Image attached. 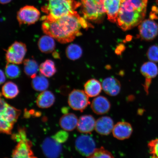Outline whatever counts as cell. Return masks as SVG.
Listing matches in <instances>:
<instances>
[{
	"label": "cell",
	"mask_w": 158,
	"mask_h": 158,
	"mask_svg": "<svg viewBox=\"0 0 158 158\" xmlns=\"http://www.w3.org/2000/svg\"><path fill=\"white\" fill-rule=\"evenodd\" d=\"M94 1L98 3H103L104 0H94Z\"/></svg>",
	"instance_id": "cell-37"
},
{
	"label": "cell",
	"mask_w": 158,
	"mask_h": 158,
	"mask_svg": "<svg viewBox=\"0 0 158 158\" xmlns=\"http://www.w3.org/2000/svg\"><path fill=\"white\" fill-rule=\"evenodd\" d=\"M23 70L26 75L31 78L37 76L39 67L37 61L33 59H27L23 61Z\"/></svg>",
	"instance_id": "cell-24"
},
{
	"label": "cell",
	"mask_w": 158,
	"mask_h": 158,
	"mask_svg": "<svg viewBox=\"0 0 158 158\" xmlns=\"http://www.w3.org/2000/svg\"><path fill=\"white\" fill-rule=\"evenodd\" d=\"M42 29L45 34L62 44L72 42L80 35L81 28L88 25L85 19L77 13L69 15L56 19L42 17Z\"/></svg>",
	"instance_id": "cell-1"
},
{
	"label": "cell",
	"mask_w": 158,
	"mask_h": 158,
	"mask_svg": "<svg viewBox=\"0 0 158 158\" xmlns=\"http://www.w3.org/2000/svg\"><path fill=\"white\" fill-rule=\"evenodd\" d=\"M27 50L26 45L24 43L15 41L6 51V60L7 63L12 64H22Z\"/></svg>",
	"instance_id": "cell-7"
},
{
	"label": "cell",
	"mask_w": 158,
	"mask_h": 158,
	"mask_svg": "<svg viewBox=\"0 0 158 158\" xmlns=\"http://www.w3.org/2000/svg\"><path fill=\"white\" fill-rule=\"evenodd\" d=\"M49 86L48 80L42 75L36 76L31 81V86L37 91H44L48 89Z\"/></svg>",
	"instance_id": "cell-27"
},
{
	"label": "cell",
	"mask_w": 158,
	"mask_h": 158,
	"mask_svg": "<svg viewBox=\"0 0 158 158\" xmlns=\"http://www.w3.org/2000/svg\"><path fill=\"white\" fill-rule=\"evenodd\" d=\"M41 148L44 155L48 158H58L62 150L61 143L57 141L54 137L45 139Z\"/></svg>",
	"instance_id": "cell-12"
},
{
	"label": "cell",
	"mask_w": 158,
	"mask_h": 158,
	"mask_svg": "<svg viewBox=\"0 0 158 158\" xmlns=\"http://www.w3.org/2000/svg\"><path fill=\"white\" fill-rule=\"evenodd\" d=\"M67 57L70 60H74L81 58L82 54L81 48L77 44H71L66 49Z\"/></svg>",
	"instance_id": "cell-28"
},
{
	"label": "cell",
	"mask_w": 158,
	"mask_h": 158,
	"mask_svg": "<svg viewBox=\"0 0 158 158\" xmlns=\"http://www.w3.org/2000/svg\"><path fill=\"white\" fill-rule=\"evenodd\" d=\"M123 0H104L103 5L109 20L112 23L117 21L121 4Z\"/></svg>",
	"instance_id": "cell-15"
},
{
	"label": "cell",
	"mask_w": 158,
	"mask_h": 158,
	"mask_svg": "<svg viewBox=\"0 0 158 158\" xmlns=\"http://www.w3.org/2000/svg\"><path fill=\"white\" fill-rule=\"evenodd\" d=\"M102 88L106 94L111 96H117L121 90V85L117 79L108 77L102 82Z\"/></svg>",
	"instance_id": "cell-19"
},
{
	"label": "cell",
	"mask_w": 158,
	"mask_h": 158,
	"mask_svg": "<svg viewBox=\"0 0 158 158\" xmlns=\"http://www.w3.org/2000/svg\"><path fill=\"white\" fill-rule=\"evenodd\" d=\"M87 158H114V156L103 147L96 149Z\"/></svg>",
	"instance_id": "cell-30"
},
{
	"label": "cell",
	"mask_w": 158,
	"mask_h": 158,
	"mask_svg": "<svg viewBox=\"0 0 158 158\" xmlns=\"http://www.w3.org/2000/svg\"><path fill=\"white\" fill-rule=\"evenodd\" d=\"M68 102L73 110L82 112L86 108L90 102L89 96L83 90L74 89L69 94Z\"/></svg>",
	"instance_id": "cell-8"
},
{
	"label": "cell",
	"mask_w": 158,
	"mask_h": 158,
	"mask_svg": "<svg viewBox=\"0 0 158 158\" xmlns=\"http://www.w3.org/2000/svg\"><path fill=\"white\" fill-rule=\"evenodd\" d=\"M53 56L54 57V58H58L59 57V54L58 53L55 52L53 53Z\"/></svg>",
	"instance_id": "cell-36"
},
{
	"label": "cell",
	"mask_w": 158,
	"mask_h": 158,
	"mask_svg": "<svg viewBox=\"0 0 158 158\" xmlns=\"http://www.w3.org/2000/svg\"><path fill=\"white\" fill-rule=\"evenodd\" d=\"M102 86L100 83L96 79L89 80L84 85L85 92L89 97H95L101 92Z\"/></svg>",
	"instance_id": "cell-23"
},
{
	"label": "cell",
	"mask_w": 158,
	"mask_h": 158,
	"mask_svg": "<svg viewBox=\"0 0 158 158\" xmlns=\"http://www.w3.org/2000/svg\"><path fill=\"white\" fill-rule=\"evenodd\" d=\"M146 13L120 9L116 22L118 26L123 30L127 31L140 24L143 21Z\"/></svg>",
	"instance_id": "cell-5"
},
{
	"label": "cell",
	"mask_w": 158,
	"mask_h": 158,
	"mask_svg": "<svg viewBox=\"0 0 158 158\" xmlns=\"http://www.w3.org/2000/svg\"><path fill=\"white\" fill-rule=\"evenodd\" d=\"M147 56L149 60L152 62H158V46L152 45L148 49Z\"/></svg>",
	"instance_id": "cell-32"
},
{
	"label": "cell",
	"mask_w": 158,
	"mask_h": 158,
	"mask_svg": "<svg viewBox=\"0 0 158 158\" xmlns=\"http://www.w3.org/2000/svg\"><path fill=\"white\" fill-rule=\"evenodd\" d=\"M57 141L62 143L66 141L68 138V134L65 131H60L53 136Z\"/></svg>",
	"instance_id": "cell-33"
},
{
	"label": "cell",
	"mask_w": 158,
	"mask_h": 158,
	"mask_svg": "<svg viewBox=\"0 0 158 158\" xmlns=\"http://www.w3.org/2000/svg\"><path fill=\"white\" fill-rule=\"evenodd\" d=\"M114 126V122L111 118L102 116L96 120L94 129L101 135H107L112 132Z\"/></svg>",
	"instance_id": "cell-16"
},
{
	"label": "cell",
	"mask_w": 158,
	"mask_h": 158,
	"mask_svg": "<svg viewBox=\"0 0 158 158\" xmlns=\"http://www.w3.org/2000/svg\"><path fill=\"white\" fill-rule=\"evenodd\" d=\"M139 36L146 41H151L155 39L158 35V25L151 19L142 21L138 27Z\"/></svg>",
	"instance_id": "cell-11"
},
{
	"label": "cell",
	"mask_w": 158,
	"mask_h": 158,
	"mask_svg": "<svg viewBox=\"0 0 158 158\" xmlns=\"http://www.w3.org/2000/svg\"><path fill=\"white\" fill-rule=\"evenodd\" d=\"M39 71L43 76L51 77L56 73L57 70L54 62L52 60L47 59L41 64Z\"/></svg>",
	"instance_id": "cell-26"
},
{
	"label": "cell",
	"mask_w": 158,
	"mask_h": 158,
	"mask_svg": "<svg viewBox=\"0 0 158 158\" xmlns=\"http://www.w3.org/2000/svg\"><path fill=\"white\" fill-rule=\"evenodd\" d=\"M84 18L91 21H98L106 13L103 3L94 0H81Z\"/></svg>",
	"instance_id": "cell-6"
},
{
	"label": "cell",
	"mask_w": 158,
	"mask_h": 158,
	"mask_svg": "<svg viewBox=\"0 0 158 158\" xmlns=\"http://www.w3.org/2000/svg\"><path fill=\"white\" fill-rule=\"evenodd\" d=\"M80 5L75 0H48L41 10L47 15L44 16L45 18L56 19L77 13L75 10Z\"/></svg>",
	"instance_id": "cell-2"
},
{
	"label": "cell",
	"mask_w": 158,
	"mask_h": 158,
	"mask_svg": "<svg viewBox=\"0 0 158 158\" xmlns=\"http://www.w3.org/2000/svg\"><path fill=\"white\" fill-rule=\"evenodd\" d=\"M133 128L131 124L126 122H120L114 125L112 133L114 137L120 140L129 138L132 135Z\"/></svg>",
	"instance_id": "cell-14"
},
{
	"label": "cell",
	"mask_w": 158,
	"mask_h": 158,
	"mask_svg": "<svg viewBox=\"0 0 158 158\" xmlns=\"http://www.w3.org/2000/svg\"><path fill=\"white\" fill-rule=\"evenodd\" d=\"M6 76L2 70L0 69V85L5 82Z\"/></svg>",
	"instance_id": "cell-34"
},
{
	"label": "cell",
	"mask_w": 158,
	"mask_h": 158,
	"mask_svg": "<svg viewBox=\"0 0 158 158\" xmlns=\"http://www.w3.org/2000/svg\"><path fill=\"white\" fill-rule=\"evenodd\" d=\"M40 13L36 8L31 6H26L19 10L17 19L20 25L34 24L38 21Z\"/></svg>",
	"instance_id": "cell-9"
},
{
	"label": "cell",
	"mask_w": 158,
	"mask_h": 158,
	"mask_svg": "<svg viewBox=\"0 0 158 158\" xmlns=\"http://www.w3.org/2000/svg\"><path fill=\"white\" fill-rule=\"evenodd\" d=\"M151 158H158V139L151 140L148 144Z\"/></svg>",
	"instance_id": "cell-31"
},
{
	"label": "cell",
	"mask_w": 158,
	"mask_h": 158,
	"mask_svg": "<svg viewBox=\"0 0 158 158\" xmlns=\"http://www.w3.org/2000/svg\"><path fill=\"white\" fill-rule=\"evenodd\" d=\"M156 2L158 6V0H156Z\"/></svg>",
	"instance_id": "cell-38"
},
{
	"label": "cell",
	"mask_w": 158,
	"mask_h": 158,
	"mask_svg": "<svg viewBox=\"0 0 158 158\" xmlns=\"http://www.w3.org/2000/svg\"><path fill=\"white\" fill-rule=\"evenodd\" d=\"M5 74L7 78L14 79L19 78L21 74V71L16 64L7 63L5 68Z\"/></svg>",
	"instance_id": "cell-29"
},
{
	"label": "cell",
	"mask_w": 158,
	"mask_h": 158,
	"mask_svg": "<svg viewBox=\"0 0 158 158\" xmlns=\"http://www.w3.org/2000/svg\"><path fill=\"white\" fill-rule=\"evenodd\" d=\"M141 72L145 78L143 88L147 94H149V89L152 79L158 74V69L155 63L149 62L144 63L141 68Z\"/></svg>",
	"instance_id": "cell-13"
},
{
	"label": "cell",
	"mask_w": 158,
	"mask_h": 158,
	"mask_svg": "<svg viewBox=\"0 0 158 158\" xmlns=\"http://www.w3.org/2000/svg\"><path fill=\"white\" fill-rule=\"evenodd\" d=\"M21 111L8 104L0 93V133L11 134Z\"/></svg>",
	"instance_id": "cell-3"
},
{
	"label": "cell",
	"mask_w": 158,
	"mask_h": 158,
	"mask_svg": "<svg viewBox=\"0 0 158 158\" xmlns=\"http://www.w3.org/2000/svg\"><path fill=\"white\" fill-rule=\"evenodd\" d=\"M55 98L54 94L48 90H45L39 95L36 102L37 106L41 108H48L54 103Z\"/></svg>",
	"instance_id": "cell-21"
},
{
	"label": "cell",
	"mask_w": 158,
	"mask_h": 158,
	"mask_svg": "<svg viewBox=\"0 0 158 158\" xmlns=\"http://www.w3.org/2000/svg\"><path fill=\"white\" fill-rule=\"evenodd\" d=\"M14 140L17 142L14 149L11 158H37L33 153L31 141L27 138L26 131L20 128L18 133L13 136Z\"/></svg>",
	"instance_id": "cell-4"
},
{
	"label": "cell",
	"mask_w": 158,
	"mask_h": 158,
	"mask_svg": "<svg viewBox=\"0 0 158 158\" xmlns=\"http://www.w3.org/2000/svg\"><path fill=\"white\" fill-rule=\"evenodd\" d=\"M18 86L14 82H7L2 87V94L6 98L13 99L16 97L19 94Z\"/></svg>",
	"instance_id": "cell-25"
},
{
	"label": "cell",
	"mask_w": 158,
	"mask_h": 158,
	"mask_svg": "<svg viewBox=\"0 0 158 158\" xmlns=\"http://www.w3.org/2000/svg\"><path fill=\"white\" fill-rule=\"evenodd\" d=\"M39 50L45 54H50L54 51L56 45L54 39L48 35L41 36L38 42Z\"/></svg>",
	"instance_id": "cell-22"
},
{
	"label": "cell",
	"mask_w": 158,
	"mask_h": 158,
	"mask_svg": "<svg viewBox=\"0 0 158 158\" xmlns=\"http://www.w3.org/2000/svg\"><path fill=\"white\" fill-rule=\"evenodd\" d=\"M75 148L81 155L88 157L96 150V143L94 139L87 135H81L77 138Z\"/></svg>",
	"instance_id": "cell-10"
},
{
	"label": "cell",
	"mask_w": 158,
	"mask_h": 158,
	"mask_svg": "<svg viewBox=\"0 0 158 158\" xmlns=\"http://www.w3.org/2000/svg\"><path fill=\"white\" fill-rule=\"evenodd\" d=\"M78 120L77 117L74 114H65L60 118L59 124L64 131H71L77 127Z\"/></svg>",
	"instance_id": "cell-20"
},
{
	"label": "cell",
	"mask_w": 158,
	"mask_h": 158,
	"mask_svg": "<svg viewBox=\"0 0 158 158\" xmlns=\"http://www.w3.org/2000/svg\"><path fill=\"white\" fill-rule=\"evenodd\" d=\"M96 122L94 116L91 115L81 116L78 119L77 129L82 133L90 134L95 129Z\"/></svg>",
	"instance_id": "cell-17"
},
{
	"label": "cell",
	"mask_w": 158,
	"mask_h": 158,
	"mask_svg": "<svg viewBox=\"0 0 158 158\" xmlns=\"http://www.w3.org/2000/svg\"><path fill=\"white\" fill-rule=\"evenodd\" d=\"M91 107L95 114L102 115L110 111L111 105L107 98L104 96H99L92 101Z\"/></svg>",
	"instance_id": "cell-18"
},
{
	"label": "cell",
	"mask_w": 158,
	"mask_h": 158,
	"mask_svg": "<svg viewBox=\"0 0 158 158\" xmlns=\"http://www.w3.org/2000/svg\"><path fill=\"white\" fill-rule=\"evenodd\" d=\"M11 1L12 0H0V3L5 4L10 3Z\"/></svg>",
	"instance_id": "cell-35"
}]
</instances>
